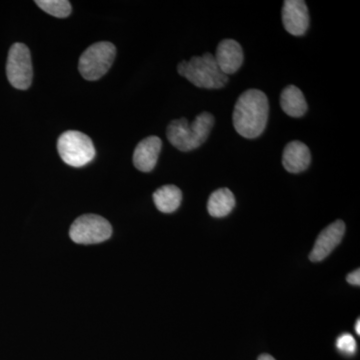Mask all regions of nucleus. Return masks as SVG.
<instances>
[{
	"mask_svg": "<svg viewBox=\"0 0 360 360\" xmlns=\"http://www.w3.org/2000/svg\"><path fill=\"white\" fill-rule=\"evenodd\" d=\"M269 104L266 94L262 90L248 89L238 97L234 106L233 127L245 139L260 136L269 122Z\"/></svg>",
	"mask_w": 360,
	"mask_h": 360,
	"instance_id": "nucleus-1",
	"label": "nucleus"
},
{
	"mask_svg": "<svg viewBox=\"0 0 360 360\" xmlns=\"http://www.w3.org/2000/svg\"><path fill=\"white\" fill-rule=\"evenodd\" d=\"M213 125L214 117L208 112L200 113L191 123L186 118L175 120L167 127V139L175 148L187 153L200 148L207 141Z\"/></svg>",
	"mask_w": 360,
	"mask_h": 360,
	"instance_id": "nucleus-2",
	"label": "nucleus"
},
{
	"mask_svg": "<svg viewBox=\"0 0 360 360\" xmlns=\"http://www.w3.org/2000/svg\"><path fill=\"white\" fill-rule=\"evenodd\" d=\"M177 71L200 89H220L229 82V77L220 70L214 56L210 52L193 56L188 61H181L177 66Z\"/></svg>",
	"mask_w": 360,
	"mask_h": 360,
	"instance_id": "nucleus-3",
	"label": "nucleus"
},
{
	"mask_svg": "<svg viewBox=\"0 0 360 360\" xmlns=\"http://www.w3.org/2000/svg\"><path fill=\"white\" fill-rule=\"evenodd\" d=\"M58 150L61 160L73 167L89 165L96 155L90 137L77 130H68L59 136Z\"/></svg>",
	"mask_w": 360,
	"mask_h": 360,
	"instance_id": "nucleus-4",
	"label": "nucleus"
},
{
	"mask_svg": "<svg viewBox=\"0 0 360 360\" xmlns=\"http://www.w3.org/2000/svg\"><path fill=\"white\" fill-rule=\"evenodd\" d=\"M116 56L115 44L111 42L101 41L90 45L80 56V75L86 80L99 79L106 75L113 65Z\"/></svg>",
	"mask_w": 360,
	"mask_h": 360,
	"instance_id": "nucleus-5",
	"label": "nucleus"
},
{
	"mask_svg": "<svg viewBox=\"0 0 360 360\" xmlns=\"http://www.w3.org/2000/svg\"><path fill=\"white\" fill-rule=\"evenodd\" d=\"M111 224L96 214H84L75 220L70 229V238L78 245H96L110 238Z\"/></svg>",
	"mask_w": 360,
	"mask_h": 360,
	"instance_id": "nucleus-6",
	"label": "nucleus"
},
{
	"mask_svg": "<svg viewBox=\"0 0 360 360\" xmlns=\"http://www.w3.org/2000/svg\"><path fill=\"white\" fill-rule=\"evenodd\" d=\"M6 75L14 89L26 90L32 84L33 68L32 54L25 44H14L8 52Z\"/></svg>",
	"mask_w": 360,
	"mask_h": 360,
	"instance_id": "nucleus-7",
	"label": "nucleus"
},
{
	"mask_svg": "<svg viewBox=\"0 0 360 360\" xmlns=\"http://www.w3.org/2000/svg\"><path fill=\"white\" fill-rule=\"evenodd\" d=\"M283 23L286 32L302 37L309 30V13L303 0H286L283 7Z\"/></svg>",
	"mask_w": 360,
	"mask_h": 360,
	"instance_id": "nucleus-8",
	"label": "nucleus"
},
{
	"mask_svg": "<svg viewBox=\"0 0 360 360\" xmlns=\"http://www.w3.org/2000/svg\"><path fill=\"white\" fill-rule=\"evenodd\" d=\"M345 232V224L342 220H336L326 227L315 241L314 250L310 252V260L319 262L328 257L336 246L340 245Z\"/></svg>",
	"mask_w": 360,
	"mask_h": 360,
	"instance_id": "nucleus-9",
	"label": "nucleus"
},
{
	"mask_svg": "<svg viewBox=\"0 0 360 360\" xmlns=\"http://www.w3.org/2000/svg\"><path fill=\"white\" fill-rule=\"evenodd\" d=\"M215 61L225 75H233L245 60L243 47L233 39H224L219 42L214 54Z\"/></svg>",
	"mask_w": 360,
	"mask_h": 360,
	"instance_id": "nucleus-10",
	"label": "nucleus"
},
{
	"mask_svg": "<svg viewBox=\"0 0 360 360\" xmlns=\"http://www.w3.org/2000/svg\"><path fill=\"white\" fill-rule=\"evenodd\" d=\"M161 148L162 141L160 137L148 136L142 139L134 150V167L142 172H150L158 163Z\"/></svg>",
	"mask_w": 360,
	"mask_h": 360,
	"instance_id": "nucleus-11",
	"label": "nucleus"
},
{
	"mask_svg": "<svg viewBox=\"0 0 360 360\" xmlns=\"http://www.w3.org/2000/svg\"><path fill=\"white\" fill-rule=\"evenodd\" d=\"M311 153L307 146L302 141H291L284 148L283 167L290 174H300L309 167Z\"/></svg>",
	"mask_w": 360,
	"mask_h": 360,
	"instance_id": "nucleus-12",
	"label": "nucleus"
},
{
	"mask_svg": "<svg viewBox=\"0 0 360 360\" xmlns=\"http://www.w3.org/2000/svg\"><path fill=\"white\" fill-rule=\"evenodd\" d=\"M281 106L284 112L291 117L300 118L309 110L302 90L295 85H288L281 94Z\"/></svg>",
	"mask_w": 360,
	"mask_h": 360,
	"instance_id": "nucleus-13",
	"label": "nucleus"
},
{
	"mask_svg": "<svg viewBox=\"0 0 360 360\" xmlns=\"http://www.w3.org/2000/svg\"><path fill=\"white\" fill-rule=\"evenodd\" d=\"M236 206V198L229 188H219L210 196L207 201L208 213L212 217H226Z\"/></svg>",
	"mask_w": 360,
	"mask_h": 360,
	"instance_id": "nucleus-14",
	"label": "nucleus"
},
{
	"mask_svg": "<svg viewBox=\"0 0 360 360\" xmlns=\"http://www.w3.org/2000/svg\"><path fill=\"white\" fill-rule=\"evenodd\" d=\"M182 200V193L175 186H165L153 193L156 208L163 213H172L179 210Z\"/></svg>",
	"mask_w": 360,
	"mask_h": 360,
	"instance_id": "nucleus-15",
	"label": "nucleus"
},
{
	"mask_svg": "<svg viewBox=\"0 0 360 360\" xmlns=\"http://www.w3.org/2000/svg\"><path fill=\"white\" fill-rule=\"evenodd\" d=\"M37 4L45 11L58 18H65L71 13V4L68 0H37Z\"/></svg>",
	"mask_w": 360,
	"mask_h": 360,
	"instance_id": "nucleus-16",
	"label": "nucleus"
},
{
	"mask_svg": "<svg viewBox=\"0 0 360 360\" xmlns=\"http://www.w3.org/2000/svg\"><path fill=\"white\" fill-rule=\"evenodd\" d=\"M336 347L342 354L354 355L356 352L357 345L354 336L349 335V333H343L338 338Z\"/></svg>",
	"mask_w": 360,
	"mask_h": 360,
	"instance_id": "nucleus-17",
	"label": "nucleus"
},
{
	"mask_svg": "<svg viewBox=\"0 0 360 360\" xmlns=\"http://www.w3.org/2000/svg\"><path fill=\"white\" fill-rule=\"evenodd\" d=\"M347 281L352 285L359 286L360 284V270L355 269L352 274H348L347 276Z\"/></svg>",
	"mask_w": 360,
	"mask_h": 360,
	"instance_id": "nucleus-18",
	"label": "nucleus"
},
{
	"mask_svg": "<svg viewBox=\"0 0 360 360\" xmlns=\"http://www.w3.org/2000/svg\"><path fill=\"white\" fill-rule=\"evenodd\" d=\"M257 360H276V359H274V357L271 356V355L262 354V355H260L259 357H258Z\"/></svg>",
	"mask_w": 360,
	"mask_h": 360,
	"instance_id": "nucleus-19",
	"label": "nucleus"
},
{
	"mask_svg": "<svg viewBox=\"0 0 360 360\" xmlns=\"http://www.w3.org/2000/svg\"><path fill=\"white\" fill-rule=\"evenodd\" d=\"M355 331H356L357 335H360V321L357 319L356 323H355Z\"/></svg>",
	"mask_w": 360,
	"mask_h": 360,
	"instance_id": "nucleus-20",
	"label": "nucleus"
}]
</instances>
